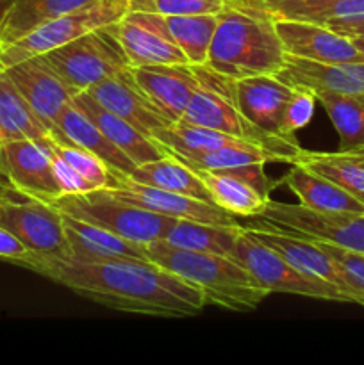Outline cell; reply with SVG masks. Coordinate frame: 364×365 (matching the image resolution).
<instances>
[{
    "label": "cell",
    "instance_id": "obj_13",
    "mask_svg": "<svg viewBox=\"0 0 364 365\" xmlns=\"http://www.w3.org/2000/svg\"><path fill=\"white\" fill-rule=\"evenodd\" d=\"M107 189L125 202L134 203L141 209L171 217V220H189L198 221V223L223 225V227L239 225L236 216L218 207L216 203L152 187V185L136 182L131 175L118 173L113 170H111V185Z\"/></svg>",
    "mask_w": 364,
    "mask_h": 365
},
{
    "label": "cell",
    "instance_id": "obj_19",
    "mask_svg": "<svg viewBox=\"0 0 364 365\" xmlns=\"http://www.w3.org/2000/svg\"><path fill=\"white\" fill-rule=\"evenodd\" d=\"M136 84L170 121H178L198 86L193 64L131 66Z\"/></svg>",
    "mask_w": 364,
    "mask_h": 365
},
{
    "label": "cell",
    "instance_id": "obj_17",
    "mask_svg": "<svg viewBox=\"0 0 364 365\" xmlns=\"http://www.w3.org/2000/svg\"><path fill=\"white\" fill-rule=\"evenodd\" d=\"M273 25L288 56L316 63L364 61L352 39L338 34L327 25L285 18H273Z\"/></svg>",
    "mask_w": 364,
    "mask_h": 365
},
{
    "label": "cell",
    "instance_id": "obj_32",
    "mask_svg": "<svg viewBox=\"0 0 364 365\" xmlns=\"http://www.w3.org/2000/svg\"><path fill=\"white\" fill-rule=\"evenodd\" d=\"M256 9L271 18L325 25L332 20L364 13V0H261Z\"/></svg>",
    "mask_w": 364,
    "mask_h": 365
},
{
    "label": "cell",
    "instance_id": "obj_37",
    "mask_svg": "<svg viewBox=\"0 0 364 365\" xmlns=\"http://www.w3.org/2000/svg\"><path fill=\"white\" fill-rule=\"evenodd\" d=\"M228 0H131V9L156 14H218Z\"/></svg>",
    "mask_w": 364,
    "mask_h": 365
},
{
    "label": "cell",
    "instance_id": "obj_8",
    "mask_svg": "<svg viewBox=\"0 0 364 365\" xmlns=\"http://www.w3.org/2000/svg\"><path fill=\"white\" fill-rule=\"evenodd\" d=\"M128 11L131 0H95L81 9L46 21L13 43L0 46V70L59 48L93 29L118 24Z\"/></svg>",
    "mask_w": 364,
    "mask_h": 365
},
{
    "label": "cell",
    "instance_id": "obj_16",
    "mask_svg": "<svg viewBox=\"0 0 364 365\" xmlns=\"http://www.w3.org/2000/svg\"><path fill=\"white\" fill-rule=\"evenodd\" d=\"M253 220H256V223L245 227V230L250 235H253L257 241H261L268 248L273 250L275 253H278L282 259L288 260L293 267H296L302 273L323 278V280L334 284L346 296L348 303H353L341 271L338 269L334 260L316 242L280 230V228L273 227V225L261 220V217H253Z\"/></svg>",
    "mask_w": 364,
    "mask_h": 365
},
{
    "label": "cell",
    "instance_id": "obj_7",
    "mask_svg": "<svg viewBox=\"0 0 364 365\" xmlns=\"http://www.w3.org/2000/svg\"><path fill=\"white\" fill-rule=\"evenodd\" d=\"M116 25L93 29L74 41L43 53V57L79 95L103 78L131 68Z\"/></svg>",
    "mask_w": 364,
    "mask_h": 365
},
{
    "label": "cell",
    "instance_id": "obj_40",
    "mask_svg": "<svg viewBox=\"0 0 364 365\" xmlns=\"http://www.w3.org/2000/svg\"><path fill=\"white\" fill-rule=\"evenodd\" d=\"M328 29H332L338 34L345 36V38L353 39V38H364V13L355 14V16H346V18H338V20L328 21Z\"/></svg>",
    "mask_w": 364,
    "mask_h": 365
},
{
    "label": "cell",
    "instance_id": "obj_27",
    "mask_svg": "<svg viewBox=\"0 0 364 365\" xmlns=\"http://www.w3.org/2000/svg\"><path fill=\"white\" fill-rule=\"evenodd\" d=\"M293 164L307 168L338 184L346 192L364 203V148L338 152L300 150Z\"/></svg>",
    "mask_w": 364,
    "mask_h": 365
},
{
    "label": "cell",
    "instance_id": "obj_12",
    "mask_svg": "<svg viewBox=\"0 0 364 365\" xmlns=\"http://www.w3.org/2000/svg\"><path fill=\"white\" fill-rule=\"evenodd\" d=\"M195 171L209 191L213 203L232 216L241 217L261 216L271 200V191L282 184L266 177L263 163Z\"/></svg>",
    "mask_w": 364,
    "mask_h": 365
},
{
    "label": "cell",
    "instance_id": "obj_43",
    "mask_svg": "<svg viewBox=\"0 0 364 365\" xmlns=\"http://www.w3.org/2000/svg\"><path fill=\"white\" fill-rule=\"evenodd\" d=\"M231 2H238V4H243V6L253 7V6H256V4H259L261 0H231Z\"/></svg>",
    "mask_w": 364,
    "mask_h": 365
},
{
    "label": "cell",
    "instance_id": "obj_4",
    "mask_svg": "<svg viewBox=\"0 0 364 365\" xmlns=\"http://www.w3.org/2000/svg\"><path fill=\"white\" fill-rule=\"evenodd\" d=\"M0 227L34 255V273L41 274L52 264L71 260L63 214L46 200L0 185Z\"/></svg>",
    "mask_w": 364,
    "mask_h": 365
},
{
    "label": "cell",
    "instance_id": "obj_14",
    "mask_svg": "<svg viewBox=\"0 0 364 365\" xmlns=\"http://www.w3.org/2000/svg\"><path fill=\"white\" fill-rule=\"evenodd\" d=\"M296 88L282 82L277 75H256L234 81L239 113L263 135L296 139L285 130V114Z\"/></svg>",
    "mask_w": 364,
    "mask_h": 365
},
{
    "label": "cell",
    "instance_id": "obj_35",
    "mask_svg": "<svg viewBox=\"0 0 364 365\" xmlns=\"http://www.w3.org/2000/svg\"><path fill=\"white\" fill-rule=\"evenodd\" d=\"M52 150L61 160L68 164L82 180L88 184L89 191L106 189L111 185V170L100 157L71 143H61L52 138Z\"/></svg>",
    "mask_w": 364,
    "mask_h": 365
},
{
    "label": "cell",
    "instance_id": "obj_1",
    "mask_svg": "<svg viewBox=\"0 0 364 365\" xmlns=\"http://www.w3.org/2000/svg\"><path fill=\"white\" fill-rule=\"evenodd\" d=\"M41 277L121 312L193 317L207 305L198 287L146 259L57 262Z\"/></svg>",
    "mask_w": 364,
    "mask_h": 365
},
{
    "label": "cell",
    "instance_id": "obj_6",
    "mask_svg": "<svg viewBox=\"0 0 364 365\" xmlns=\"http://www.w3.org/2000/svg\"><path fill=\"white\" fill-rule=\"evenodd\" d=\"M52 203L63 214L141 245L161 241L175 221L125 202L107 187L81 195H64Z\"/></svg>",
    "mask_w": 364,
    "mask_h": 365
},
{
    "label": "cell",
    "instance_id": "obj_30",
    "mask_svg": "<svg viewBox=\"0 0 364 365\" xmlns=\"http://www.w3.org/2000/svg\"><path fill=\"white\" fill-rule=\"evenodd\" d=\"M91 2L95 0H14L0 25V46L13 43L32 29L81 9Z\"/></svg>",
    "mask_w": 364,
    "mask_h": 365
},
{
    "label": "cell",
    "instance_id": "obj_11",
    "mask_svg": "<svg viewBox=\"0 0 364 365\" xmlns=\"http://www.w3.org/2000/svg\"><path fill=\"white\" fill-rule=\"evenodd\" d=\"M52 138L0 143V185L52 203L63 191L52 160Z\"/></svg>",
    "mask_w": 364,
    "mask_h": 365
},
{
    "label": "cell",
    "instance_id": "obj_24",
    "mask_svg": "<svg viewBox=\"0 0 364 365\" xmlns=\"http://www.w3.org/2000/svg\"><path fill=\"white\" fill-rule=\"evenodd\" d=\"M50 134L56 141L71 143L95 153L109 166V170L123 175H131L134 171L136 164L120 148H116L74 102L61 113Z\"/></svg>",
    "mask_w": 364,
    "mask_h": 365
},
{
    "label": "cell",
    "instance_id": "obj_23",
    "mask_svg": "<svg viewBox=\"0 0 364 365\" xmlns=\"http://www.w3.org/2000/svg\"><path fill=\"white\" fill-rule=\"evenodd\" d=\"M74 103L136 166H141V164L150 163V160H157L166 155V150L156 139L148 138L143 132H139L134 125H131L128 121L121 120L120 116L107 110L106 107L95 102L86 91L75 95Z\"/></svg>",
    "mask_w": 364,
    "mask_h": 365
},
{
    "label": "cell",
    "instance_id": "obj_34",
    "mask_svg": "<svg viewBox=\"0 0 364 365\" xmlns=\"http://www.w3.org/2000/svg\"><path fill=\"white\" fill-rule=\"evenodd\" d=\"M173 155V153H171ZM191 170H223V168L243 166L253 163H284L280 153L259 143H239V145L220 146L193 155H173Z\"/></svg>",
    "mask_w": 364,
    "mask_h": 365
},
{
    "label": "cell",
    "instance_id": "obj_15",
    "mask_svg": "<svg viewBox=\"0 0 364 365\" xmlns=\"http://www.w3.org/2000/svg\"><path fill=\"white\" fill-rule=\"evenodd\" d=\"M2 71L14 82L49 130L77 95L43 56L29 57Z\"/></svg>",
    "mask_w": 364,
    "mask_h": 365
},
{
    "label": "cell",
    "instance_id": "obj_29",
    "mask_svg": "<svg viewBox=\"0 0 364 365\" xmlns=\"http://www.w3.org/2000/svg\"><path fill=\"white\" fill-rule=\"evenodd\" d=\"M131 177L136 182L152 185V187H159L164 189V191L178 192V195H186L191 196V198L213 203V198H211L209 191L203 185L198 173L189 166H186V164H182L181 160L175 159L168 152L161 159L136 166Z\"/></svg>",
    "mask_w": 364,
    "mask_h": 365
},
{
    "label": "cell",
    "instance_id": "obj_18",
    "mask_svg": "<svg viewBox=\"0 0 364 365\" xmlns=\"http://www.w3.org/2000/svg\"><path fill=\"white\" fill-rule=\"evenodd\" d=\"M86 93L95 102L120 116L121 120L134 125L139 132H143L148 138H152V132L156 128L173 123L146 98L141 88L136 84L131 68L113 75V77L103 78L102 82L86 89Z\"/></svg>",
    "mask_w": 364,
    "mask_h": 365
},
{
    "label": "cell",
    "instance_id": "obj_26",
    "mask_svg": "<svg viewBox=\"0 0 364 365\" xmlns=\"http://www.w3.org/2000/svg\"><path fill=\"white\" fill-rule=\"evenodd\" d=\"M284 185H288L296 196L300 203L310 209L332 210V212H353L364 214V203L353 198L350 192L339 187L338 184L328 178L300 166L291 164L288 173L280 178Z\"/></svg>",
    "mask_w": 364,
    "mask_h": 365
},
{
    "label": "cell",
    "instance_id": "obj_28",
    "mask_svg": "<svg viewBox=\"0 0 364 365\" xmlns=\"http://www.w3.org/2000/svg\"><path fill=\"white\" fill-rule=\"evenodd\" d=\"M49 127L34 113L14 82L0 70V143L16 139H50Z\"/></svg>",
    "mask_w": 364,
    "mask_h": 365
},
{
    "label": "cell",
    "instance_id": "obj_5",
    "mask_svg": "<svg viewBox=\"0 0 364 365\" xmlns=\"http://www.w3.org/2000/svg\"><path fill=\"white\" fill-rule=\"evenodd\" d=\"M195 70L198 75V86L178 121L252 139L280 153L284 163L293 164L295 157L302 150L296 139L270 138L257 132L239 113L234 95V81L216 73L206 64H198Z\"/></svg>",
    "mask_w": 364,
    "mask_h": 365
},
{
    "label": "cell",
    "instance_id": "obj_31",
    "mask_svg": "<svg viewBox=\"0 0 364 365\" xmlns=\"http://www.w3.org/2000/svg\"><path fill=\"white\" fill-rule=\"evenodd\" d=\"M241 228V225H238V227H223V225L175 220L173 225L164 232L161 241L168 242L175 248L231 257Z\"/></svg>",
    "mask_w": 364,
    "mask_h": 365
},
{
    "label": "cell",
    "instance_id": "obj_39",
    "mask_svg": "<svg viewBox=\"0 0 364 365\" xmlns=\"http://www.w3.org/2000/svg\"><path fill=\"white\" fill-rule=\"evenodd\" d=\"M0 259L9 260L31 271H36L38 267V260L34 259V255L4 227H0Z\"/></svg>",
    "mask_w": 364,
    "mask_h": 365
},
{
    "label": "cell",
    "instance_id": "obj_2",
    "mask_svg": "<svg viewBox=\"0 0 364 365\" xmlns=\"http://www.w3.org/2000/svg\"><path fill=\"white\" fill-rule=\"evenodd\" d=\"M285 50L275 31L273 18L256 7L231 2L218 13L206 66L223 77L239 78L275 75Z\"/></svg>",
    "mask_w": 364,
    "mask_h": 365
},
{
    "label": "cell",
    "instance_id": "obj_33",
    "mask_svg": "<svg viewBox=\"0 0 364 365\" xmlns=\"http://www.w3.org/2000/svg\"><path fill=\"white\" fill-rule=\"evenodd\" d=\"M314 96L338 132L339 150L364 148V95L318 91Z\"/></svg>",
    "mask_w": 364,
    "mask_h": 365
},
{
    "label": "cell",
    "instance_id": "obj_36",
    "mask_svg": "<svg viewBox=\"0 0 364 365\" xmlns=\"http://www.w3.org/2000/svg\"><path fill=\"white\" fill-rule=\"evenodd\" d=\"M314 242L334 260L338 269L341 271L350 296H352V302L364 307V252L343 248V246L330 245V242Z\"/></svg>",
    "mask_w": 364,
    "mask_h": 365
},
{
    "label": "cell",
    "instance_id": "obj_21",
    "mask_svg": "<svg viewBox=\"0 0 364 365\" xmlns=\"http://www.w3.org/2000/svg\"><path fill=\"white\" fill-rule=\"evenodd\" d=\"M63 214V212H61ZM64 232L70 245V262H102L114 259H146V245L120 237L109 230L63 214Z\"/></svg>",
    "mask_w": 364,
    "mask_h": 365
},
{
    "label": "cell",
    "instance_id": "obj_25",
    "mask_svg": "<svg viewBox=\"0 0 364 365\" xmlns=\"http://www.w3.org/2000/svg\"><path fill=\"white\" fill-rule=\"evenodd\" d=\"M148 24L159 29L175 46L188 57L189 64L198 66L207 63L211 41L216 31L218 14H156L139 11Z\"/></svg>",
    "mask_w": 364,
    "mask_h": 365
},
{
    "label": "cell",
    "instance_id": "obj_42",
    "mask_svg": "<svg viewBox=\"0 0 364 365\" xmlns=\"http://www.w3.org/2000/svg\"><path fill=\"white\" fill-rule=\"evenodd\" d=\"M352 43H353V45H355V48L359 50L360 56L364 57V38H353Z\"/></svg>",
    "mask_w": 364,
    "mask_h": 365
},
{
    "label": "cell",
    "instance_id": "obj_22",
    "mask_svg": "<svg viewBox=\"0 0 364 365\" xmlns=\"http://www.w3.org/2000/svg\"><path fill=\"white\" fill-rule=\"evenodd\" d=\"M118 38L123 45L131 66L153 64H189L188 57L163 32L131 9L118 21Z\"/></svg>",
    "mask_w": 364,
    "mask_h": 365
},
{
    "label": "cell",
    "instance_id": "obj_10",
    "mask_svg": "<svg viewBox=\"0 0 364 365\" xmlns=\"http://www.w3.org/2000/svg\"><path fill=\"white\" fill-rule=\"evenodd\" d=\"M256 217L309 241L330 242L343 248L364 252V214L318 210L302 203L295 205L270 200L263 214Z\"/></svg>",
    "mask_w": 364,
    "mask_h": 365
},
{
    "label": "cell",
    "instance_id": "obj_3",
    "mask_svg": "<svg viewBox=\"0 0 364 365\" xmlns=\"http://www.w3.org/2000/svg\"><path fill=\"white\" fill-rule=\"evenodd\" d=\"M146 257L198 287L207 305L232 312H252L270 294L231 257L175 248L164 241L148 242Z\"/></svg>",
    "mask_w": 364,
    "mask_h": 365
},
{
    "label": "cell",
    "instance_id": "obj_9",
    "mask_svg": "<svg viewBox=\"0 0 364 365\" xmlns=\"http://www.w3.org/2000/svg\"><path fill=\"white\" fill-rule=\"evenodd\" d=\"M231 259L245 267L253 282L259 287L266 289L270 294L282 292V294H296L303 298L321 299V302L348 303L346 296L334 284L293 267L278 253L250 235L245 227L236 239Z\"/></svg>",
    "mask_w": 364,
    "mask_h": 365
},
{
    "label": "cell",
    "instance_id": "obj_41",
    "mask_svg": "<svg viewBox=\"0 0 364 365\" xmlns=\"http://www.w3.org/2000/svg\"><path fill=\"white\" fill-rule=\"evenodd\" d=\"M13 4H14V0H0V25H2L4 18L7 16V13H9V9Z\"/></svg>",
    "mask_w": 364,
    "mask_h": 365
},
{
    "label": "cell",
    "instance_id": "obj_20",
    "mask_svg": "<svg viewBox=\"0 0 364 365\" xmlns=\"http://www.w3.org/2000/svg\"><path fill=\"white\" fill-rule=\"evenodd\" d=\"M275 75L293 88H303L313 93L364 95V61L316 63L285 53L284 64Z\"/></svg>",
    "mask_w": 364,
    "mask_h": 365
},
{
    "label": "cell",
    "instance_id": "obj_38",
    "mask_svg": "<svg viewBox=\"0 0 364 365\" xmlns=\"http://www.w3.org/2000/svg\"><path fill=\"white\" fill-rule=\"evenodd\" d=\"M316 96L313 91L303 88H296L291 102H289L288 114H285V130L289 135H295L300 128L305 127L314 116Z\"/></svg>",
    "mask_w": 364,
    "mask_h": 365
}]
</instances>
